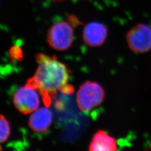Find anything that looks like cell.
I'll use <instances>...</instances> for the list:
<instances>
[{"mask_svg": "<svg viewBox=\"0 0 151 151\" xmlns=\"http://www.w3.org/2000/svg\"><path fill=\"white\" fill-rule=\"evenodd\" d=\"M118 149L117 141L103 130L93 135L88 150L90 151H115Z\"/></svg>", "mask_w": 151, "mask_h": 151, "instance_id": "obj_8", "label": "cell"}, {"mask_svg": "<svg viewBox=\"0 0 151 151\" xmlns=\"http://www.w3.org/2000/svg\"><path fill=\"white\" fill-rule=\"evenodd\" d=\"M59 91L65 95H70L75 92V88L72 85L67 83L60 89Z\"/></svg>", "mask_w": 151, "mask_h": 151, "instance_id": "obj_11", "label": "cell"}, {"mask_svg": "<svg viewBox=\"0 0 151 151\" xmlns=\"http://www.w3.org/2000/svg\"><path fill=\"white\" fill-rule=\"evenodd\" d=\"M73 28L68 22L62 21L54 23L47 34V40L50 47L60 51L70 48L73 39Z\"/></svg>", "mask_w": 151, "mask_h": 151, "instance_id": "obj_3", "label": "cell"}, {"mask_svg": "<svg viewBox=\"0 0 151 151\" xmlns=\"http://www.w3.org/2000/svg\"><path fill=\"white\" fill-rule=\"evenodd\" d=\"M35 58L38 68L25 85L38 90L44 105L48 108L56 97L57 91L68 83L69 70L54 56L40 53L37 54Z\"/></svg>", "mask_w": 151, "mask_h": 151, "instance_id": "obj_1", "label": "cell"}, {"mask_svg": "<svg viewBox=\"0 0 151 151\" xmlns=\"http://www.w3.org/2000/svg\"><path fill=\"white\" fill-rule=\"evenodd\" d=\"M9 54L12 60L22 61L23 58V53L22 48L18 45H14L9 50Z\"/></svg>", "mask_w": 151, "mask_h": 151, "instance_id": "obj_10", "label": "cell"}, {"mask_svg": "<svg viewBox=\"0 0 151 151\" xmlns=\"http://www.w3.org/2000/svg\"><path fill=\"white\" fill-rule=\"evenodd\" d=\"M54 2H62L65 1V0H53Z\"/></svg>", "mask_w": 151, "mask_h": 151, "instance_id": "obj_13", "label": "cell"}, {"mask_svg": "<svg viewBox=\"0 0 151 151\" xmlns=\"http://www.w3.org/2000/svg\"><path fill=\"white\" fill-rule=\"evenodd\" d=\"M105 97V92L100 84L96 82L87 81L80 86L77 93L78 108L84 113L100 105Z\"/></svg>", "mask_w": 151, "mask_h": 151, "instance_id": "obj_2", "label": "cell"}, {"mask_svg": "<svg viewBox=\"0 0 151 151\" xmlns=\"http://www.w3.org/2000/svg\"><path fill=\"white\" fill-rule=\"evenodd\" d=\"M125 38L130 49L135 53L143 54L151 50V27L138 23L130 29Z\"/></svg>", "mask_w": 151, "mask_h": 151, "instance_id": "obj_4", "label": "cell"}, {"mask_svg": "<svg viewBox=\"0 0 151 151\" xmlns=\"http://www.w3.org/2000/svg\"><path fill=\"white\" fill-rule=\"evenodd\" d=\"M53 115L47 107L38 108L30 115L28 124L31 129L37 133L48 130L52 123Z\"/></svg>", "mask_w": 151, "mask_h": 151, "instance_id": "obj_7", "label": "cell"}, {"mask_svg": "<svg viewBox=\"0 0 151 151\" xmlns=\"http://www.w3.org/2000/svg\"><path fill=\"white\" fill-rule=\"evenodd\" d=\"M68 22H69L74 27H75L76 26H77L78 25L81 24V22L78 19V18L73 15H70L68 16Z\"/></svg>", "mask_w": 151, "mask_h": 151, "instance_id": "obj_12", "label": "cell"}, {"mask_svg": "<svg viewBox=\"0 0 151 151\" xmlns=\"http://www.w3.org/2000/svg\"><path fill=\"white\" fill-rule=\"evenodd\" d=\"M108 35V29L102 23L91 22L83 28L82 37L85 44L91 47L101 45Z\"/></svg>", "mask_w": 151, "mask_h": 151, "instance_id": "obj_6", "label": "cell"}, {"mask_svg": "<svg viewBox=\"0 0 151 151\" xmlns=\"http://www.w3.org/2000/svg\"><path fill=\"white\" fill-rule=\"evenodd\" d=\"M0 127H1V143H3L8 139L10 133V125L6 119L5 117L3 115H0Z\"/></svg>", "mask_w": 151, "mask_h": 151, "instance_id": "obj_9", "label": "cell"}, {"mask_svg": "<svg viewBox=\"0 0 151 151\" xmlns=\"http://www.w3.org/2000/svg\"><path fill=\"white\" fill-rule=\"evenodd\" d=\"M13 104L16 109L24 114L32 113L38 108L40 104L37 92L30 87H21L14 92Z\"/></svg>", "mask_w": 151, "mask_h": 151, "instance_id": "obj_5", "label": "cell"}]
</instances>
